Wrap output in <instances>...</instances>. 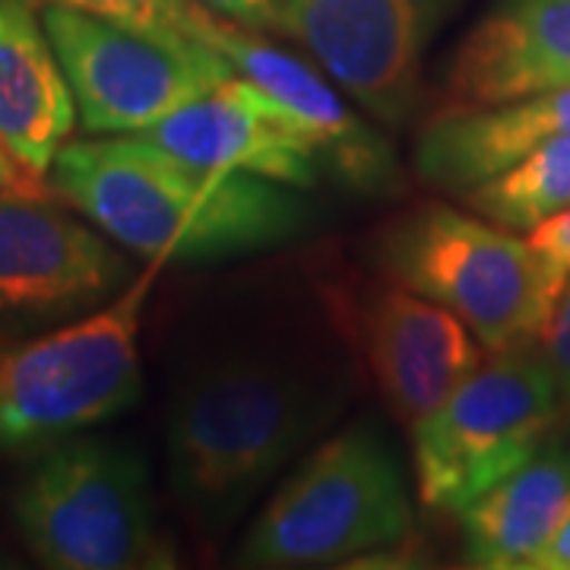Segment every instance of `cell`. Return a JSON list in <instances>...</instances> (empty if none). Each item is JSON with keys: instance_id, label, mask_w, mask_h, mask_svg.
I'll use <instances>...</instances> for the list:
<instances>
[{"instance_id": "cell-1", "label": "cell", "mask_w": 570, "mask_h": 570, "mask_svg": "<svg viewBox=\"0 0 570 570\" xmlns=\"http://www.w3.org/2000/svg\"><path fill=\"white\" fill-rule=\"evenodd\" d=\"M48 190L156 264L238 257L307 228L295 187L184 163L140 134L63 142Z\"/></svg>"}, {"instance_id": "cell-2", "label": "cell", "mask_w": 570, "mask_h": 570, "mask_svg": "<svg viewBox=\"0 0 570 570\" xmlns=\"http://www.w3.org/2000/svg\"><path fill=\"white\" fill-rule=\"evenodd\" d=\"M330 381L266 355L204 365L168 415V479L197 535L223 539L340 415Z\"/></svg>"}, {"instance_id": "cell-3", "label": "cell", "mask_w": 570, "mask_h": 570, "mask_svg": "<svg viewBox=\"0 0 570 570\" xmlns=\"http://www.w3.org/2000/svg\"><path fill=\"white\" fill-rule=\"evenodd\" d=\"M377 254L396 283L453 311L491 352L539 343L570 273L510 228L450 206L396 219Z\"/></svg>"}, {"instance_id": "cell-4", "label": "cell", "mask_w": 570, "mask_h": 570, "mask_svg": "<svg viewBox=\"0 0 570 570\" xmlns=\"http://www.w3.org/2000/svg\"><path fill=\"white\" fill-rule=\"evenodd\" d=\"M13 517L22 542L55 570H168L178 551L165 535L149 475L134 450L105 438H63L26 469Z\"/></svg>"}, {"instance_id": "cell-5", "label": "cell", "mask_w": 570, "mask_h": 570, "mask_svg": "<svg viewBox=\"0 0 570 570\" xmlns=\"http://www.w3.org/2000/svg\"><path fill=\"white\" fill-rule=\"evenodd\" d=\"M153 266L77 324L0 352V453L41 450L140 400V324Z\"/></svg>"}, {"instance_id": "cell-6", "label": "cell", "mask_w": 570, "mask_h": 570, "mask_svg": "<svg viewBox=\"0 0 570 570\" xmlns=\"http://www.w3.org/2000/svg\"><path fill=\"white\" fill-rule=\"evenodd\" d=\"M412 510L396 456L371 425L314 450L254 520L245 568H330L409 535Z\"/></svg>"}, {"instance_id": "cell-7", "label": "cell", "mask_w": 570, "mask_h": 570, "mask_svg": "<svg viewBox=\"0 0 570 570\" xmlns=\"http://www.w3.org/2000/svg\"><path fill=\"white\" fill-rule=\"evenodd\" d=\"M564 396L539 343L494 352L438 412L412 428L419 498L466 510L546 444Z\"/></svg>"}, {"instance_id": "cell-8", "label": "cell", "mask_w": 570, "mask_h": 570, "mask_svg": "<svg viewBox=\"0 0 570 570\" xmlns=\"http://www.w3.org/2000/svg\"><path fill=\"white\" fill-rule=\"evenodd\" d=\"M39 13L89 137L140 134L235 77L216 48H175L70 7Z\"/></svg>"}, {"instance_id": "cell-9", "label": "cell", "mask_w": 570, "mask_h": 570, "mask_svg": "<svg viewBox=\"0 0 570 570\" xmlns=\"http://www.w3.org/2000/svg\"><path fill=\"white\" fill-rule=\"evenodd\" d=\"M463 0H288V39L377 124L403 127L425 92V55Z\"/></svg>"}, {"instance_id": "cell-10", "label": "cell", "mask_w": 570, "mask_h": 570, "mask_svg": "<svg viewBox=\"0 0 570 570\" xmlns=\"http://www.w3.org/2000/svg\"><path fill=\"white\" fill-rule=\"evenodd\" d=\"M130 285L118 245L41 190H0V326L45 324Z\"/></svg>"}, {"instance_id": "cell-11", "label": "cell", "mask_w": 570, "mask_h": 570, "mask_svg": "<svg viewBox=\"0 0 570 570\" xmlns=\"http://www.w3.org/2000/svg\"><path fill=\"white\" fill-rule=\"evenodd\" d=\"M204 41L235 67L238 77L283 105L336 181L358 194H387L400 184V165L390 142L343 102L317 63L302 61L269 36L242 29L219 13H209Z\"/></svg>"}, {"instance_id": "cell-12", "label": "cell", "mask_w": 570, "mask_h": 570, "mask_svg": "<svg viewBox=\"0 0 570 570\" xmlns=\"http://www.w3.org/2000/svg\"><path fill=\"white\" fill-rule=\"evenodd\" d=\"M140 137L184 163L254 175L295 190L317 187L321 178V159L292 115L238 73L140 130Z\"/></svg>"}, {"instance_id": "cell-13", "label": "cell", "mask_w": 570, "mask_h": 570, "mask_svg": "<svg viewBox=\"0 0 570 570\" xmlns=\"http://www.w3.org/2000/svg\"><path fill=\"white\" fill-rule=\"evenodd\" d=\"M367 365L403 425L415 428L482 365V343L453 311L406 285L377 295L365 314Z\"/></svg>"}, {"instance_id": "cell-14", "label": "cell", "mask_w": 570, "mask_h": 570, "mask_svg": "<svg viewBox=\"0 0 570 570\" xmlns=\"http://www.w3.org/2000/svg\"><path fill=\"white\" fill-rule=\"evenodd\" d=\"M450 108L520 102L570 86V0H491L453 48Z\"/></svg>"}, {"instance_id": "cell-15", "label": "cell", "mask_w": 570, "mask_h": 570, "mask_svg": "<svg viewBox=\"0 0 570 570\" xmlns=\"http://www.w3.org/2000/svg\"><path fill=\"white\" fill-rule=\"evenodd\" d=\"M77 99L32 0H0V146L41 184L77 127ZM45 187V184H41Z\"/></svg>"}, {"instance_id": "cell-16", "label": "cell", "mask_w": 570, "mask_h": 570, "mask_svg": "<svg viewBox=\"0 0 570 570\" xmlns=\"http://www.w3.org/2000/svg\"><path fill=\"white\" fill-rule=\"evenodd\" d=\"M561 134H570V86L520 102L448 108L419 134L415 171L431 187L466 194Z\"/></svg>"}, {"instance_id": "cell-17", "label": "cell", "mask_w": 570, "mask_h": 570, "mask_svg": "<svg viewBox=\"0 0 570 570\" xmlns=\"http://www.w3.org/2000/svg\"><path fill=\"white\" fill-rule=\"evenodd\" d=\"M570 510V450L542 444L520 469L460 510L466 564L532 570Z\"/></svg>"}, {"instance_id": "cell-18", "label": "cell", "mask_w": 570, "mask_h": 570, "mask_svg": "<svg viewBox=\"0 0 570 570\" xmlns=\"http://www.w3.org/2000/svg\"><path fill=\"white\" fill-rule=\"evenodd\" d=\"M475 216L510 228L532 232L570 206V134L542 142L508 171L466 190Z\"/></svg>"}, {"instance_id": "cell-19", "label": "cell", "mask_w": 570, "mask_h": 570, "mask_svg": "<svg viewBox=\"0 0 570 570\" xmlns=\"http://www.w3.org/2000/svg\"><path fill=\"white\" fill-rule=\"evenodd\" d=\"M32 3L39 10L70 7L175 48H209L204 41V29L213 10L200 0H32Z\"/></svg>"}, {"instance_id": "cell-20", "label": "cell", "mask_w": 570, "mask_h": 570, "mask_svg": "<svg viewBox=\"0 0 570 570\" xmlns=\"http://www.w3.org/2000/svg\"><path fill=\"white\" fill-rule=\"evenodd\" d=\"M213 13L269 39H288V0H200Z\"/></svg>"}, {"instance_id": "cell-21", "label": "cell", "mask_w": 570, "mask_h": 570, "mask_svg": "<svg viewBox=\"0 0 570 570\" xmlns=\"http://www.w3.org/2000/svg\"><path fill=\"white\" fill-rule=\"evenodd\" d=\"M539 348L549 362L551 374L561 387V396L570 406V273L564 285H561V295L551 307L549 321H546V330L539 336Z\"/></svg>"}, {"instance_id": "cell-22", "label": "cell", "mask_w": 570, "mask_h": 570, "mask_svg": "<svg viewBox=\"0 0 570 570\" xmlns=\"http://www.w3.org/2000/svg\"><path fill=\"white\" fill-rule=\"evenodd\" d=\"M530 245L549 261L570 269V206L530 232Z\"/></svg>"}, {"instance_id": "cell-23", "label": "cell", "mask_w": 570, "mask_h": 570, "mask_svg": "<svg viewBox=\"0 0 570 570\" xmlns=\"http://www.w3.org/2000/svg\"><path fill=\"white\" fill-rule=\"evenodd\" d=\"M532 570H570V510L564 513L558 532L551 535V542L535 558Z\"/></svg>"}, {"instance_id": "cell-24", "label": "cell", "mask_w": 570, "mask_h": 570, "mask_svg": "<svg viewBox=\"0 0 570 570\" xmlns=\"http://www.w3.org/2000/svg\"><path fill=\"white\" fill-rule=\"evenodd\" d=\"M0 190H45V187L36 181H29L20 171V165L13 163V159L3 153V146H0Z\"/></svg>"}]
</instances>
